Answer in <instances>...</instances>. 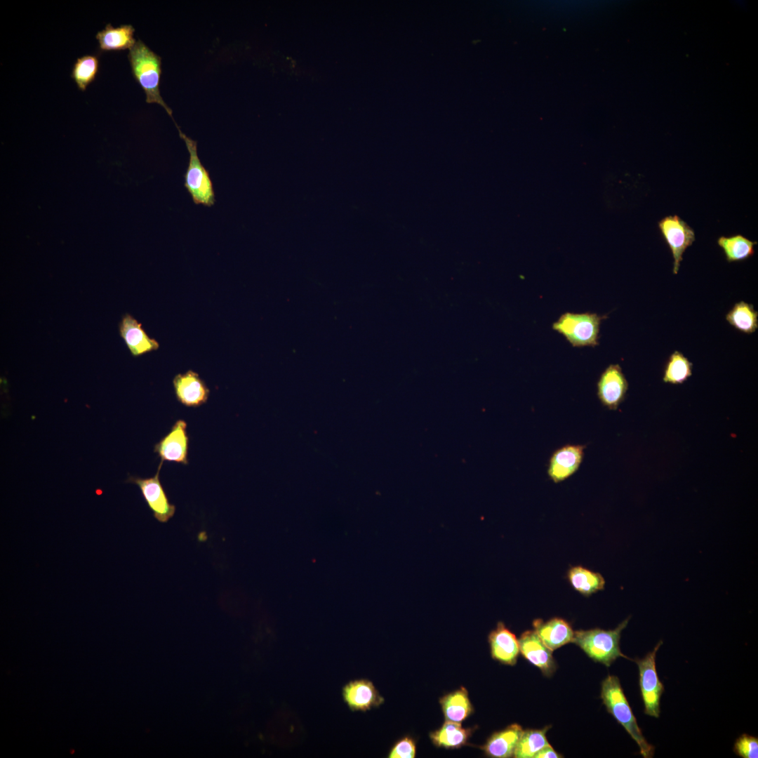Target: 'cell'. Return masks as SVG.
Listing matches in <instances>:
<instances>
[{
    "label": "cell",
    "instance_id": "1",
    "mask_svg": "<svg viewBox=\"0 0 758 758\" xmlns=\"http://www.w3.org/2000/svg\"><path fill=\"white\" fill-rule=\"evenodd\" d=\"M128 59L133 78L145 93V101L161 105L173 118L172 109L164 102L159 91L161 57L142 41L138 39L129 49Z\"/></svg>",
    "mask_w": 758,
    "mask_h": 758
},
{
    "label": "cell",
    "instance_id": "2",
    "mask_svg": "<svg viewBox=\"0 0 758 758\" xmlns=\"http://www.w3.org/2000/svg\"><path fill=\"white\" fill-rule=\"evenodd\" d=\"M601 698L607 711L637 743L643 757H653L655 747L649 744L643 736L623 691L620 680L616 676L609 675L602 681Z\"/></svg>",
    "mask_w": 758,
    "mask_h": 758
},
{
    "label": "cell",
    "instance_id": "3",
    "mask_svg": "<svg viewBox=\"0 0 758 758\" xmlns=\"http://www.w3.org/2000/svg\"><path fill=\"white\" fill-rule=\"evenodd\" d=\"M629 618H627L614 630L594 628L577 630L574 632L572 643L578 645L594 661L606 667H609L619 657L630 659L621 652L619 644L621 632L626 627Z\"/></svg>",
    "mask_w": 758,
    "mask_h": 758
},
{
    "label": "cell",
    "instance_id": "4",
    "mask_svg": "<svg viewBox=\"0 0 758 758\" xmlns=\"http://www.w3.org/2000/svg\"><path fill=\"white\" fill-rule=\"evenodd\" d=\"M606 317L592 312H566L552 324V328L574 347H594L599 345L600 324Z\"/></svg>",
    "mask_w": 758,
    "mask_h": 758
},
{
    "label": "cell",
    "instance_id": "5",
    "mask_svg": "<svg viewBox=\"0 0 758 758\" xmlns=\"http://www.w3.org/2000/svg\"><path fill=\"white\" fill-rule=\"evenodd\" d=\"M175 125L189 152L188 166L184 175V186L196 205L211 207L215 201V192L209 172L199 158L197 142L187 136L176 124Z\"/></svg>",
    "mask_w": 758,
    "mask_h": 758
},
{
    "label": "cell",
    "instance_id": "6",
    "mask_svg": "<svg viewBox=\"0 0 758 758\" xmlns=\"http://www.w3.org/2000/svg\"><path fill=\"white\" fill-rule=\"evenodd\" d=\"M663 641L642 659H635L639 672V686L644 705V714L658 718L660 714V698L664 686L660 681L656 667V656Z\"/></svg>",
    "mask_w": 758,
    "mask_h": 758
},
{
    "label": "cell",
    "instance_id": "7",
    "mask_svg": "<svg viewBox=\"0 0 758 758\" xmlns=\"http://www.w3.org/2000/svg\"><path fill=\"white\" fill-rule=\"evenodd\" d=\"M658 227L673 258L672 272L677 274L684 252L696 240L695 231L677 215L663 217Z\"/></svg>",
    "mask_w": 758,
    "mask_h": 758
},
{
    "label": "cell",
    "instance_id": "8",
    "mask_svg": "<svg viewBox=\"0 0 758 758\" xmlns=\"http://www.w3.org/2000/svg\"><path fill=\"white\" fill-rule=\"evenodd\" d=\"M161 461L157 473L147 478L137 476H128L127 483L137 485L142 498L152 511L154 517L160 523L168 522L175 513V505L171 503L159 478V473L163 465Z\"/></svg>",
    "mask_w": 758,
    "mask_h": 758
},
{
    "label": "cell",
    "instance_id": "9",
    "mask_svg": "<svg viewBox=\"0 0 758 758\" xmlns=\"http://www.w3.org/2000/svg\"><path fill=\"white\" fill-rule=\"evenodd\" d=\"M187 423L182 419L175 422L170 431L154 446V451L161 461L187 465L190 437Z\"/></svg>",
    "mask_w": 758,
    "mask_h": 758
},
{
    "label": "cell",
    "instance_id": "10",
    "mask_svg": "<svg viewBox=\"0 0 758 758\" xmlns=\"http://www.w3.org/2000/svg\"><path fill=\"white\" fill-rule=\"evenodd\" d=\"M627 380L618 364H611L601 373L597 382V396L603 406L616 410L624 401Z\"/></svg>",
    "mask_w": 758,
    "mask_h": 758
},
{
    "label": "cell",
    "instance_id": "11",
    "mask_svg": "<svg viewBox=\"0 0 758 758\" xmlns=\"http://www.w3.org/2000/svg\"><path fill=\"white\" fill-rule=\"evenodd\" d=\"M342 696L352 712H366L379 707L385 701L373 682L366 679L348 681L342 688Z\"/></svg>",
    "mask_w": 758,
    "mask_h": 758
},
{
    "label": "cell",
    "instance_id": "12",
    "mask_svg": "<svg viewBox=\"0 0 758 758\" xmlns=\"http://www.w3.org/2000/svg\"><path fill=\"white\" fill-rule=\"evenodd\" d=\"M177 400L187 407H199L207 402L210 390L199 375L188 370L175 375L173 380Z\"/></svg>",
    "mask_w": 758,
    "mask_h": 758
},
{
    "label": "cell",
    "instance_id": "13",
    "mask_svg": "<svg viewBox=\"0 0 758 758\" xmlns=\"http://www.w3.org/2000/svg\"><path fill=\"white\" fill-rule=\"evenodd\" d=\"M519 651L531 664L538 667L546 677L555 672L557 665L552 651L542 641L535 630H526L518 639Z\"/></svg>",
    "mask_w": 758,
    "mask_h": 758
},
{
    "label": "cell",
    "instance_id": "14",
    "mask_svg": "<svg viewBox=\"0 0 758 758\" xmlns=\"http://www.w3.org/2000/svg\"><path fill=\"white\" fill-rule=\"evenodd\" d=\"M585 448L584 445L568 444L556 450L549 460L550 478L559 483L573 474L582 463Z\"/></svg>",
    "mask_w": 758,
    "mask_h": 758
},
{
    "label": "cell",
    "instance_id": "15",
    "mask_svg": "<svg viewBox=\"0 0 758 758\" xmlns=\"http://www.w3.org/2000/svg\"><path fill=\"white\" fill-rule=\"evenodd\" d=\"M119 332L132 356L137 357L146 353L157 350L159 343L150 338L142 324L132 315L126 313L119 324Z\"/></svg>",
    "mask_w": 758,
    "mask_h": 758
},
{
    "label": "cell",
    "instance_id": "16",
    "mask_svg": "<svg viewBox=\"0 0 758 758\" xmlns=\"http://www.w3.org/2000/svg\"><path fill=\"white\" fill-rule=\"evenodd\" d=\"M488 642L494 660L505 665H515L519 653V641L503 622H498L490 632Z\"/></svg>",
    "mask_w": 758,
    "mask_h": 758
},
{
    "label": "cell",
    "instance_id": "17",
    "mask_svg": "<svg viewBox=\"0 0 758 758\" xmlns=\"http://www.w3.org/2000/svg\"><path fill=\"white\" fill-rule=\"evenodd\" d=\"M533 626L542 641L551 651L573 641L574 631L562 618H553L546 622L536 619Z\"/></svg>",
    "mask_w": 758,
    "mask_h": 758
},
{
    "label": "cell",
    "instance_id": "18",
    "mask_svg": "<svg viewBox=\"0 0 758 758\" xmlns=\"http://www.w3.org/2000/svg\"><path fill=\"white\" fill-rule=\"evenodd\" d=\"M521 726L513 724L495 732L481 746L485 754L491 757L507 758L513 756L515 747L523 732Z\"/></svg>",
    "mask_w": 758,
    "mask_h": 758
},
{
    "label": "cell",
    "instance_id": "19",
    "mask_svg": "<svg viewBox=\"0 0 758 758\" xmlns=\"http://www.w3.org/2000/svg\"><path fill=\"white\" fill-rule=\"evenodd\" d=\"M134 32L132 25L124 24L114 27L111 23H107L104 29L95 34L99 50L112 51L130 49L137 41L134 38Z\"/></svg>",
    "mask_w": 758,
    "mask_h": 758
},
{
    "label": "cell",
    "instance_id": "20",
    "mask_svg": "<svg viewBox=\"0 0 758 758\" xmlns=\"http://www.w3.org/2000/svg\"><path fill=\"white\" fill-rule=\"evenodd\" d=\"M439 703L446 721L461 723L474 710L468 692L464 687L443 696L439 699Z\"/></svg>",
    "mask_w": 758,
    "mask_h": 758
},
{
    "label": "cell",
    "instance_id": "21",
    "mask_svg": "<svg viewBox=\"0 0 758 758\" xmlns=\"http://www.w3.org/2000/svg\"><path fill=\"white\" fill-rule=\"evenodd\" d=\"M472 732L459 722L446 721L438 729L430 733L434 745L445 749H457L467 744Z\"/></svg>",
    "mask_w": 758,
    "mask_h": 758
},
{
    "label": "cell",
    "instance_id": "22",
    "mask_svg": "<svg viewBox=\"0 0 758 758\" xmlns=\"http://www.w3.org/2000/svg\"><path fill=\"white\" fill-rule=\"evenodd\" d=\"M728 262H741L754 254V246L757 241H752L740 234L729 237L720 236L717 240Z\"/></svg>",
    "mask_w": 758,
    "mask_h": 758
},
{
    "label": "cell",
    "instance_id": "23",
    "mask_svg": "<svg viewBox=\"0 0 758 758\" xmlns=\"http://www.w3.org/2000/svg\"><path fill=\"white\" fill-rule=\"evenodd\" d=\"M567 576L571 586L584 596H590L604 588L605 580L599 573L581 566L571 567Z\"/></svg>",
    "mask_w": 758,
    "mask_h": 758
},
{
    "label": "cell",
    "instance_id": "24",
    "mask_svg": "<svg viewBox=\"0 0 758 758\" xmlns=\"http://www.w3.org/2000/svg\"><path fill=\"white\" fill-rule=\"evenodd\" d=\"M725 319L734 328L746 334L754 333L758 328V312L753 305L745 301L736 302Z\"/></svg>",
    "mask_w": 758,
    "mask_h": 758
},
{
    "label": "cell",
    "instance_id": "25",
    "mask_svg": "<svg viewBox=\"0 0 758 758\" xmlns=\"http://www.w3.org/2000/svg\"><path fill=\"white\" fill-rule=\"evenodd\" d=\"M100 68L98 54H86L78 58L73 64L71 78L77 88L84 91L96 78Z\"/></svg>",
    "mask_w": 758,
    "mask_h": 758
},
{
    "label": "cell",
    "instance_id": "26",
    "mask_svg": "<svg viewBox=\"0 0 758 758\" xmlns=\"http://www.w3.org/2000/svg\"><path fill=\"white\" fill-rule=\"evenodd\" d=\"M550 726L542 729L523 731L515 747L513 756L517 758H532L544 747L550 745L546 733Z\"/></svg>",
    "mask_w": 758,
    "mask_h": 758
},
{
    "label": "cell",
    "instance_id": "27",
    "mask_svg": "<svg viewBox=\"0 0 758 758\" xmlns=\"http://www.w3.org/2000/svg\"><path fill=\"white\" fill-rule=\"evenodd\" d=\"M693 364L683 353L676 350L667 359L663 375L665 383L679 385L686 381L692 375Z\"/></svg>",
    "mask_w": 758,
    "mask_h": 758
},
{
    "label": "cell",
    "instance_id": "28",
    "mask_svg": "<svg viewBox=\"0 0 758 758\" xmlns=\"http://www.w3.org/2000/svg\"><path fill=\"white\" fill-rule=\"evenodd\" d=\"M733 750L736 754L743 758H757V737L743 733L736 739Z\"/></svg>",
    "mask_w": 758,
    "mask_h": 758
},
{
    "label": "cell",
    "instance_id": "29",
    "mask_svg": "<svg viewBox=\"0 0 758 758\" xmlns=\"http://www.w3.org/2000/svg\"><path fill=\"white\" fill-rule=\"evenodd\" d=\"M416 754V746L414 740L405 736L398 740L391 747L389 758H413Z\"/></svg>",
    "mask_w": 758,
    "mask_h": 758
},
{
    "label": "cell",
    "instance_id": "30",
    "mask_svg": "<svg viewBox=\"0 0 758 758\" xmlns=\"http://www.w3.org/2000/svg\"><path fill=\"white\" fill-rule=\"evenodd\" d=\"M563 756L557 752L550 745H548L541 749L534 756L535 758H559Z\"/></svg>",
    "mask_w": 758,
    "mask_h": 758
}]
</instances>
